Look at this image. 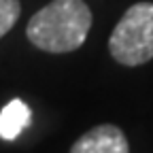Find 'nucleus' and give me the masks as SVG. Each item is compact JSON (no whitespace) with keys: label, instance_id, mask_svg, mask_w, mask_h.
<instances>
[{"label":"nucleus","instance_id":"nucleus-1","mask_svg":"<svg viewBox=\"0 0 153 153\" xmlns=\"http://www.w3.org/2000/svg\"><path fill=\"white\" fill-rule=\"evenodd\" d=\"M91 28V11L83 0H51L28 22V41L47 53L79 49Z\"/></svg>","mask_w":153,"mask_h":153},{"label":"nucleus","instance_id":"nucleus-2","mask_svg":"<svg viewBox=\"0 0 153 153\" xmlns=\"http://www.w3.org/2000/svg\"><path fill=\"white\" fill-rule=\"evenodd\" d=\"M108 51L123 66H140L153 57V2L132 4L108 38Z\"/></svg>","mask_w":153,"mask_h":153},{"label":"nucleus","instance_id":"nucleus-3","mask_svg":"<svg viewBox=\"0 0 153 153\" xmlns=\"http://www.w3.org/2000/svg\"><path fill=\"white\" fill-rule=\"evenodd\" d=\"M70 153H130L126 134L111 123L96 126L76 140Z\"/></svg>","mask_w":153,"mask_h":153},{"label":"nucleus","instance_id":"nucleus-4","mask_svg":"<svg viewBox=\"0 0 153 153\" xmlns=\"http://www.w3.org/2000/svg\"><path fill=\"white\" fill-rule=\"evenodd\" d=\"M32 113L26 102L11 100L2 111H0V136L4 140H15L30 123Z\"/></svg>","mask_w":153,"mask_h":153},{"label":"nucleus","instance_id":"nucleus-5","mask_svg":"<svg viewBox=\"0 0 153 153\" xmlns=\"http://www.w3.org/2000/svg\"><path fill=\"white\" fill-rule=\"evenodd\" d=\"M19 0H0V38H2L19 19Z\"/></svg>","mask_w":153,"mask_h":153}]
</instances>
